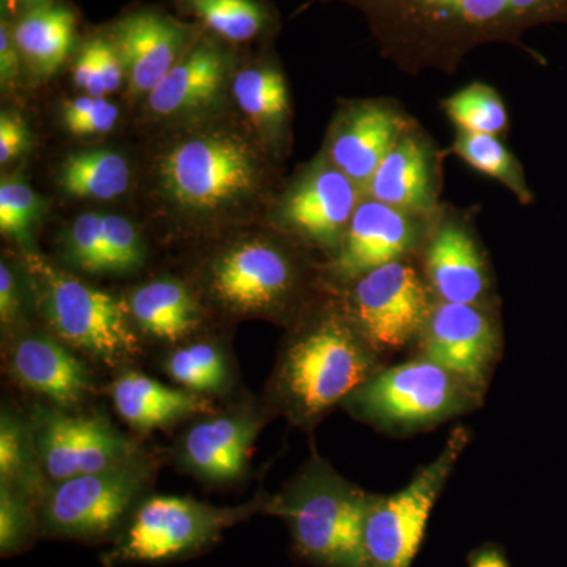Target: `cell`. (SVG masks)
<instances>
[{
	"instance_id": "obj_28",
	"label": "cell",
	"mask_w": 567,
	"mask_h": 567,
	"mask_svg": "<svg viewBox=\"0 0 567 567\" xmlns=\"http://www.w3.org/2000/svg\"><path fill=\"white\" fill-rule=\"evenodd\" d=\"M41 470L32 425L3 406L0 416V483L41 499L50 483Z\"/></svg>"
},
{
	"instance_id": "obj_22",
	"label": "cell",
	"mask_w": 567,
	"mask_h": 567,
	"mask_svg": "<svg viewBox=\"0 0 567 567\" xmlns=\"http://www.w3.org/2000/svg\"><path fill=\"white\" fill-rule=\"evenodd\" d=\"M230 61L210 40H197L147 95L148 110L162 118L185 117L221 100Z\"/></svg>"
},
{
	"instance_id": "obj_5",
	"label": "cell",
	"mask_w": 567,
	"mask_h": 567,
	"mask_svg": "<svg viewBox=\"0 0 567 567\" xmlns=\"http://www.w3.org/2000/svg\"><path fill=\"white\" fill-rule=\"evenodd\" d=\"M267 502L268 495H259L245 505L218 507L189 496L148 495L111 540L103 565H155L194 557L218 543L226 529L265 514Z\"/></svg>"
},
{
	"instance_id": "obj_25",
	"label": "cell",
	"mask_w": 567,
	"mask_h": 567,
	"mask_svg": "<svg viewBox=\"0 0 567 567\" xmlns=\"http://www.w3.org/2000/svg\"><path fill=\"white\" fill-rule=\"evenodd\" d=\"M14 41L22 61L40 78L58 73L70 55L76 33V17L69 7L44 3L18 18Z\"/></svg>"
},
{
	"instance_id": "obj_19",
	"label": "cell",
	"mask_w": 567,
	"mask_h": 567,
	"mask_svg": "<svg viewBox=\"0 0 567 567\" xmlns=\"http://www.w3.org/2000/svg\"><path fill=\"white\" fill-rule=\"evenodd\" d=\"M10 375L25 390L70 410L93 393L87 365L54 333L25 331L14 334L7 352Z\"/></svg>"
},
{
	"instance_id": "obj_43",
	"label": "cell",
	"mask_w": 567,
	"mask_h": 567,
	"mask_svg": "<svg viewBox=\"0 0 567 567\" xmlns=\"http://www.w3.org/2000/svg\"><path fill=\"white\" fill-rule=\"evenodd\" d=\"M22 2L28 3V6L33 7H40L44 6V3H50V0H22Z\"/></svg>"
},
{
	"instance_id": "obj_42",
	"label": "cell",
	"mask_w": 567,
	"mask_h": 567,
	"mask_svg": "<svg viewBox=\"0 0 567 567\" xmlns=\"http://www.w3.org/2000/svg\"><path fill=\"white\" fill-rule=\"evenodd\" d=\"M468 567H509L505 550L496 544H483V546L470 551Z\"/></svg>"
},
{
	"instance_id": "obj_6",
	"label": "cell",
	"mask_w": 567,
	"mask_h": 567,
	"mask_svg": "<svg viewBox=\"0 0 567 567\" xmlns=\"http://www.w3.org/2000/svg\"><path fill=\"white\" fill-rule=\"evenodd\" d=\"M484 398L443 365L416 357L382 368L344 402L350 415L388 434H412L465 415Z\"/></svg>"
},
{
	"instance_id": "obj_31",
	"label": "cell",
	"mask_w": 567,
	"mask_h": 567,
	"mask_svg": "<svg viewBox=\"0 0 567 567\" xmlns=\"http://www.w3.org/2000/svg\"><path fill=\"white\" fill-rule=\"evenodd\" d=\"M205 28L233 43L257 39L267 29L270 14L259 0H182Z\"/></svg>"
},
{
	"instance_id": "obj_26",
	"label": "cell",
	"mask_w": 567,
	"mask_h": 567,
	"mask_svg": "<svg viewBox=\"0 0 567 567\" xmlns=\"http://www.w3.org/2000/svg\"><path fill=\"white\" fill-rule=\"evenodd\" d=\"M59 182L70 196L112 200L128 192L132 169L121 153L89 148L66 156Z\"/></svg>"
},
{
	"instance_id": "obj_40",
	"label": "cell",
	"mask_w": 567,
	"mask_h": 567,
	"mask_svg": "<svg viewBox=\"0 0 567 567\" xmlns=\"http://www.w3.org/2000/svg\"><path fill=\"white\" fill-rule=\"evenodd\" d=\"M22 293L13 270L6 260L0 264V320L3 330H11L20 320Z\"/></svg>"
},
{
	"instance_id": "obj_13",
	"label": "cell",
	"mask_w": 567,
	"mask_h": 567,
	"mask_svg": "<svg viewBox=\"0 0 567 567\" xmlns=\"http://www.w3.org/2000/svg\"><path fill=\"white\" fill-rule=\"evenodd\" d=\"M31 425L41 470L50 484L110 468L141 453L134 440L103 416L41 406Z\"/></svg>"
},
{
	"instance_id": "obj_30",
	"label": "cell",
	"mask_w": 567,
	"mask_h": 567,
	"mask_svg": "<svg viewBox=\"0 0 567 567\" xmlns=\"http://www.w3.org/2000/svg\"><path fill=\"white\" fill-rule=\"evenodd\" d=\"M164 371L177 385L205 398L223 394L233 382L229 358L210 341L175 347L164 360Z\"/></svg>"
},
{
	"instance_id": "obj_37",
	"label": "cell",
	"mask_w": 567,
	"mask_h": 567,
	"mask_svg": "<svg viewBox=\"0 0 567 567\" xmlns=\"http://www.w3.org/2000/svg\"><path fill=\"white\" fill-rule=\"evenodd\" d=\"M40 215V199L28 183L20 178L0 185V230L3 235L24 240Z\"/></svg>"
},
{
	"instance_id": "obj_11",
	"label": "cell",
	"mask_w": 567,
	"mask_h": 567,
	"mask_svg": "<svg viewBox=\"0 0 567 567\" xmlns=\"http://www.w3.org/2000/svg\"><path fill=\"white\" fill-rule=\"evenodd\" d=\"M434 300L420 271L399 259L350 282L342 305L365 341L383 357L416 342Z\"/></svg>"
},
{
	"instance_id": "obj_23",
	"label": "cell",
	"mask_w": 567,
	"mask_h": 567,
	"mask_svg": "<svg viewBox=\"0 0 567 567\" xmlns=\"http://www.w3.org/2000/svg\"><path fill=\"white\" fill-rule=\"evenodd\" d=\"M112 404L126 424L140 432L158 431L185 417L212 412L205 395L164 385L141 372H123L111 386Z\"/></svg>"
},
{
	"instance_id": "obj_1",
	"label": "cell",
	"mask_w": 567,
	"mask_h": 567,
	"mask_svg": "<svg viewBox=\"0 0 567 567\" xmlns=\"http://www.w3.org/2000/svg\"><path fill=\"white\" fill-rule=\"evenodd\" d=\"M363 14L386 62L409 76H453L470 54L491 44L528 52L524 37L567 24V0H338Z\"/></svg>"
},
{
	"instance_id": "obj_15",
	"label": "cell",
	"mask_w": 567,
	"mask_h": 567,
	"mask_svg": "<svg viewBox=\"0 0 567 567\" xmlns=\"http://www.w3.org/2000/svg\"><path fill=\"white\" fill-rule=\"evenodd\" d=\"M267 416V410L256 404L205 413L178 439L175 457L185 472L200 481L229 486L245 475Z\"/></svg>"
},
{
	"instance_id": "obj_17",
	"label": "cell",
	"mask_w": 567,
	"mask_h": 567,
	"mask_svg": "<svg viewBox=\"0 0 567 567\" xmlns=\"http://www.w3.org/2000/svg\"><path fill=\"white\" fill-rule=\"evenodd\" d=\"M425 219L363 197L341 248L328 265L331 278L350 284L374 268L406 259L424 245L429 233L424 229Z\"/></svg>"
},
{
	"instance_id": "obj_34",
	"label": "cell",
	"mask_w": 567,
	"mask_h": 567,
	"mask_svg": "<svg viewBox=\"0 0 567 567\" xmlns=\"http://www.w3.org/2000/svg\"><path fill=\"white\" fill-rule=\"evenodd\" d=\"M126 80L121 55L110 37H95L81 48L73 65V81L85 95L107 96Z\"/></svg>"
},
{
	"instance_id": "obj_35",
	"label": "cell",
	"mask_w": 567,
	"mask_h": 567,
	"mask_svg": "<svg viewBox=\"0 0 567 567\" xmlns=\"http://www.w3.org/2000/svg\"><path fill=\"white\" fill-rule=\"evenodd\" d=\"M103 235L106 274H130L144 264V241L130 219L103 215Z\"/></svg>"
},
{
	"instance_id": "obj_29",
	"label": "cell",
	"mask_w": 567,
	"mask_h": 567,
	"mask_svg": "<svg viewBox=\"0 0 567 567\" xmlns=\"http://www.w3.org/2000/svg\"><path fill=\"white\" fill-rule=\"evenodd\" d=\"M451 151L476 173L502 183L522 205H528L535 200V194L529 188L524 167L514 153L503 144L499 136L457 132Z\"/></svg>"
},
{
	"instance_id": "obj_27",
	"label": "cell",
	"mask_w": 567,
	"mask_h": 567,
	"mask_svg": "<svg viewBox=\"0 0 567 567\" xmlns=\"http://www.w3.org/2000/svg\"><path fill=\"white\" fill-rule=\"evenodd\" d=\"M235 103L257 128L281 133L290 114L289 87L281 71L270 63L248 66L233 81Z\"/></svg>"
},
{
	"instance_id": "obj_9",
	"label": "cell",
	"mask_w": 567,
	"mask_h": 567,
	"mask_svg": "<svg viewBox=\"0 0 567 567\" xmlns=\"http://www.w3.org/2000/svg\"><path fill=\"white\" fill-rule=\"evenodd\" d=\"M472 434L456 427L439 456L391 495L369 494L361 528V567H412L432 509L445 491Z\"/></svg>"
},
{
	"instance_id": "obj_41",
	"label": "cell",
	"mask_w": 567,
	"mask_h": 567,
	"mask_svg": "<svg viewBox=\"0 0 567 567\" xmlns=\"http://www.w3.org/2000/svg\"><path fill=\"white\" fill-rule=\"evenodd\" d=\"M21 61V52L14 41L13 28L9 21L3 20L0 25V80H2L3 87L17 81Z\"/></svg>"
},
{
	"instance_id": "obj_16",
	"label": "cell",
	"mask_w": 567,
	"mask_h": 567,
	"mask_svg": "<svg viewBox=\"0 0 567 567\" xmlns=\"http://www.w3.org/2000/svg\"><path fill=\"white\" fill-rule=\"evenodd\" d=\"M423 246L425 282L435 300L494 308L491 268L468 224L445 213L432 221Z\"/></svg>"
},
{
	"instance_id": "obj_38",
	"label": "cell",
	"mask_w": 567,
	"mask_h": 567,
	"mask_svg": "<svg viewBox=\"0 0 567 567\" xmlns=\"http://www.w3.org/2000/svg\"><path fill=\"white\" fill-rule=\"evenodd\" d=\"M118 114V107L107 102L106 96L82 95L65 103L62 118L74 136H99L114 130Z\"/></svg>"
},
{
	"instance_id": "obj_14",
	"label": "cell",
	"mask_w": 567,
	"mask_h": 567,
	"mask_svg": "<svg viewBox=\"0 0 567 567\" xmlns=\"http://www.w3.org/2000/svg\"><path fill=\"white\" fill-rule=\"evenodd\" d=\"M363 192L327 156L290 185L278 207L282 229L333 259Z\"/></svg>"
},
{
	"instance_id": "obj_4",
	"label": "cell",
	"mask_w": 567,
	"mask_h": 567,
	"mask_svg": "<svg viewBox=\"0 0 567 567\" xmlns=\"http://www.w3.org/2000/svg\"><path fill=\"white\" fill-rule=\"evenodd\" d=\"M369 492L315 456L268 495V516L282 518L298 559L315 567H361V528Z\"/></svg>"
},
{
	"instance_id": "obj_20",
	"label": "cell",
	"mask_w": 567,
	"mask_h": 567,
	"mask_svg": "<svg viewBox=\"0 0 567 567\" xmlns=\"http://www.w3.org/2000/svg\"><path fill=\"white\" fill-rule=\"evenodd\" d=\"M110 39L134 95H148L196 43L188 25L153 10L126 14L115 22Z\"/></svg>"
},
{
	"instance_id": "obj_8",
	"label": "cell",
	"mask_w": 567,
	"mask_h": 567,
	"mask_svg": "<svg viewBox=\"0 0 567 567\" xmlns=\"http://www.w3.org/2000/svg\"><path fill=\"white\" fill-rule=\"evenodd\" d=\"M25 268L44 319L65 344L107 364L125 363L141 353L140 333L126 301L63 274L33 254L25 256Z\"/></svg>"
},
{
	"instance_id": "obj_36",
	"label": "cell",
	"mask_w": 567,
	"mask_h": 567,
	"mask_svg": "<svg viewBox=\"0 0 567 567\" xmlns=\"http://www.w3.org/2000/svg\"><path fill=\"white\" fill-rule=\"evenodd\" d=\"M70 262L87 274H106L104 265L103 215L82 213L71 224L65 237Z\"/></svg>"
},
{
	"instance_id": "obj_18",
	"label": "cell",
	"mask_w": 567,
	"mask_h": 567,
	"mask_svg": "<svg viewBox=\"0 0 567 567\" xmlns=\"http://www.w3.org/2000/svg\"><path fill=\"white\" fill-rule=\"evenodd\" d=\"M412 126L398 104L368 100L339 114L328 137L327 156L363 192L395 141Z\"/></svg>"
},
{
	"instance_id": "obj_33",
	"label": "cell",
	"mask_w": 567,
	"mask_h": 567,
	"mask_svg": "<svg viewBox=\"0 0 567 567\" xmlns=\"http://www.w3.org/2000/svg\"><path fill=\"white\" fill-rule=\"evenodd\" d=\"M40 502L10 484L0 483V555L11 558L33 547L40 533Z\"/></svg>"
},
{
	"instance_id": "obj_39",
	"label": "cell",
	"mask_w": 567,
	"mask_h": 567,
	"mask_svg": "<svg viewBox=\"0 0 567 567\" xmlns=\"http://www.w3.org/2000/svg\"><path fill=\"white\" fill-rule=\"evenodd\" d=\"M31 134L20 115L3 111L0 115V163L9 164L28 152Z\"/></svg>"
},
{
	"instance_id": "obj_7",
	"label": "cell",
	"mask_w": 567,
	"mask_h": 567,
	"mask_svg": "<svg viewBox=\"0 0 567 567\" xmlns=\"http://www.w3.org/2000/svg\"><path fill=\"white\" fill-rule=\"evenodd\" d=\"M155 462L136 454L110 468L51 483L40 499V533L48 539H114L147 498Z\"/></svg>"
},
{
	"instance_id": "obj_24",
	"label": "cell",
	"mask_w": 567,
	"mask_h": 567,
	"mask_svg": "<svg viewBox=\"0 0 567 567\" xmlns=\"http://www.w3.org/2000/svg\"><path fill=\"white\" fill-rule=\"evenodd\" d=\"M126 306L137 333L166 344H178L203 323L196 295L174 278L142 284L130 295Z\"/></svg>"
},
{
	"instance_id": "obj_21",
	"label": "cell",
	"mask_w": 567,
	"mask_h": 567,
	"mask_svg": "<svg viewBox=\"0 0 567 567\" xmlns=\"http://www.w3.org/2000/svg\"><path fill=\"white\" fill-rule=\"evenodd\" d=\"M436 163L431 142L412 125L377 167L364 197L429 218L436 212L439 199Z\"/></svg>"
},
{
	"instance_id": "obj_10",
	"label": "cell",
	"mask_w": 567,
	"mask_h": 567,
	"mask_svg": "<svg viewBox=\"0 0 567 567\" xmlns=\"http://www.w3.org/2000/svg\"><path fill=\"white\" fill-rule=\"evenodd\" d=\"M205 287L219 308L240 317H281L303 290V270L286 246L265 237L219 249L205 270Z\"/></svg>"
},
{
	"instance_id": "obj_2",
	"label": "cell",
	"mask_w": 567,
	"mask_h": 567,
	"mask_svg": "<svg viewBox=\"0 0 567 567\" xmlns=\"http://www.w3.org/2000/svg\"><path fill=\"white\" fill-rule=\"evenodd\" d=\"M382 368V357L342 301L324 306L284 342L268 390L270 405L293 424L312 427Z\"/></svg>"
},
{
	"instance_id": "obj_32",
	"label": "cell",
	"mask_w": 567,
	"mask_h": 567,
	"mask_svg": "<svg viewBox=\"0 0 567 567\" xmlns=\"http://www.w3.org/2000/svg\"><path fill=\"white\" fill-rule=\"evenodd\" d=\"M446 117L457 132L499 136L509 128V115L502 95L492 85L472 82L442 102Z\"/></svg>"
},
{
	"instance_id": "obj_12",
	"label": "cell",
	"mask_w": 567,
	"mask_h": 567,
	"mask_svg": "<svg viewBox=\"0 0 567 567\" xmlns=\"http://www.w3.org/2000/svg\"><path fill=\"white\" fill-rule=\"evenodd\" d=\"M415 344L416 357L443 365L484 398L502 354V324L486 306L434 300Z\"/></svg>"
},
{
	"instance_id": "obj_3",
	"label": "cell",
	"mask_w": 567,
	"mask_h": 567,
	"mask_svg": "<svg viewBox=\"0 0 567 567\" xmlns=\"http://www.w3.org/2000/svg\"><path fill=\"white\" fill-rule=\"evenodd\" d=\"M156 178L175 210L193 218H218L259 196L265 167L248 137L210 126L167 145L156 162Z\"/></svg>"
}]
</instances>
